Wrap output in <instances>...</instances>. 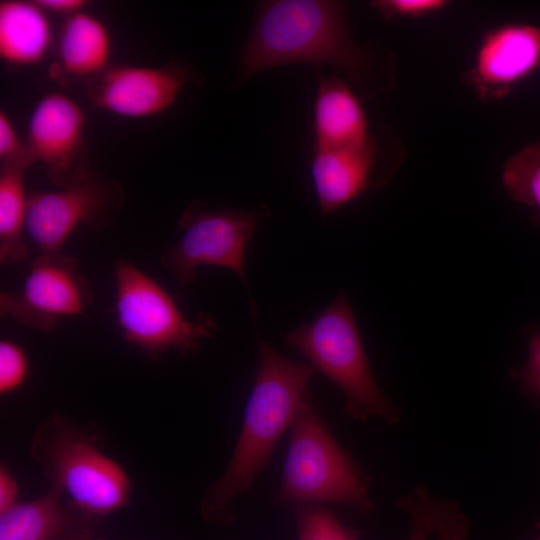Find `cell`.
<instances>
[{"label":"cell","instance_id":"obj_1","mask_svg":"<svg viewBox=\"0 0 540 540\" xmlns=\"http://www.w3.org/2000/svg\"><path fill=\"white\" fill-rule=\"evenodd\" d=\"M306 63L334 66L374 93L388 87L381 80L380 59L354 41L343 2H260L239 54V82L272 68Z\"/></svg>","mask_w":540,"mask_h":540},{"label":"cell","instance_id":"obj_2","mask_svg":"<svg viewBox=\"0 0 540 540\" xmlns=\"http://www.w3.org/2000/svg\"><path fill=\"white\" fill-rule=\"evenodd\" d=\"M309 363L288 359L260 344L253 388L234 451L223 475L206 491L201 511L211 522H229L231 504L270 463L282 434L290 429L315 373Z\"/></svg>","mask_w":540,"mask_h":540},{"label":"cell","instance_id":"obj_3","mask_svg":"<svg viewBox=\"0 0 540 540\" xmlns=\"http://www.w3.org/2000/svg\"><path fill=\"white\" fill-rule=\"evenodd\" d=\"M286 343L340 389L350 417L360 421L378 417L387 423L399 420L398 409L372 374L347 294L340 293L311 322L296 327L286 336Z\"/></svg>","mask_w":540,"mask_h":540},{"label":"cell","instance_id":"obj_4","mask_svg":"<svg viewBox=\"0 0 540 540\" xmlns=\"http://www.w3.org/2000/svg\"><path fill=\"white\" fill-rule=\"evenodd\" d=\"M277 503H338L371 508L368 480L351 455L331 433L323 416L305 398L290 427Z\"/></svg>","mask_w":540,"mask_h":540},{"label":"cell","instance_id":"obj_5","mask_svg":"<svg viewBox=\"0 0 540 540\" xmlns=\"http://www.w3.org/2000/svg\"><path fill=\"white\" fill-rule=\"evenodd\" d=\"M31 456L52 486L93 517L113 514L130 500L132 485L125 469L102 452L95 436L60 415L38 426Z\"/></svg>","mask_w":540,"mask_h":540},{"label":"cell","instance_id":"obj_6","mask_svg":"<svg viewBox=\"0 0 540 540\" xmlns=\"http://www.w3.org/2000/svg\"><path fill=\"white\" fill-rule=\"evenodd\" d=\"M114 279L117 326L126 341L151 359L169 349L193 352L203 338L214 334L213 317L187 320L168 292L134 264L117 260Z\"/></svg>","mask_w":540,"mask_h":540},{"label":"cell","instance_id":"obj_7","mask_svg":"<svg viewBox=\"0 0 540 540\" xmlns=\"http://www.w3.org/2000/svg\"><path fill=\"white\" fill-rule=\"evenodd\" d=\"M260 219V212L210 210L204 203L192 202L178 222L181 237L161 256L162 265L177 280L179 291L194 281L195 270L200 266L216 265L228 268L234 271L244 284L256 318V307L250 297L244 263L248 244Z\"/></svg>","mask_w":540,"mask_h":540},{"label":"cell","instance_id":"obj_8","mask_svg":"<svg viewBox=\"0 0 540 540\" xmlns=\"http://www.w3.org/2000/svg\"><path fill=\"white\" fill-rule=\"evenodd\" d=\"M124 197L118 182L93 170L68 186L29 194L25 232L40 255L59 253L78 226L107 229Z\"/></svg>","mask_w":540,"mask_h":540},{"label":"cell","instance_id":"obj_9","mask_svg":"<svg viewBox=\"0 0 540 540\" xmlns=\"http://www.w3.org/2000/svg\"><path fill=\"white\" fill-rule=\"evenodd\" d=\"M92 302L86 279L78 272V262L61 252L39 255L22 284L15 291L1 293L2 317L52 331L61 318L83 316Z\"/></svg>","mask_w":540,"mask_h":540},{"label":"cell","instance_id":"obj_10","mask_svg":"<svg viewBox=\"0 0 540 540\" xmlns=\"http://www.w3.org/2000/svg\"><path fill=\"white\" fill-rule=\"evenodd\" d=\"M82 108L61 92L45 94L33 108L27 124V147L58 188L93 171L86 155Z\"/></svg>","mask_w":540,"mask_h":540},{"label":"cell","instance_id":"obj_11","mask_svg":"<svg viewBox=\"0 0 540 540\" xmlns=\"http://www.w3.org/2000/svg\"><path fill=\"white\" fill-rule=\"evenodd\" d=\"M192 76L177 63L159 67L110 65L87 80L86 92L94 107L130 119L150 118L169 109Z\"/></svg>","mask_w":540,"mask_h":540},{"label":"cell","instance_id":"obj_12","mask_svg":"<svg viewBox=\"0 0 540 540\" xmlns=\"http://www.w3.org/2000/svg\"><path fill=\"white\" fill-rule=\"evenodd\" d=\"M540 68V26L508 23L489 30L469 79L482 101L500 100Z\"/></svg>","mask_w":540,"mask_h":540},{"label":"cell","instance_id":"obj_13","mask_svg":"<svg viewBox=\"0 0 540 540\" xmlns=\"http://www.w3.org/2000/svg\"><path fill=\"white\" fill-rule=\"evenodd\" d=\"M314 151L311 175L323 217L384 184L375 175L378 146L373 136L361 146Z\"/></svg>","mask_w":540,"mask_h":540},{"label":"cell","instance_id":"obj_14","mask_svg":"<svg viewBox=\"0 0 540 540\" xmlns=\"http://www.w3.org/2000/svg\"><path fill=\"white\" fill-rule=\"evenodd\" d=\"M63 495L51 485L45 494L1 513L0 540H88L97 518L71 501L63 503Z\"/></svg>","mask_w":540,"mask_h":540},{"label":"cell","instance_id":"obj_15","mask_svg":"<svg viewBox=\"0 0 540 540\" xmlns=\"http://www.w3.org/2000/svg\"><path fill=\"white\" fill-rule=\"evenodd\" d=\"M361 102L336 75L319 74L314 103L315 150L361 146L371 135Z\"/></svg>","mask_w":540,"mask_h":540},{"label":"cell","instance_id":"obj_16","mask_svg":"<svg viewBox=\"0 0 540 540\" xmlns=\"http://www.w3.org/2000/svg\"><path fill=\"white\" fill-rule=\"evenodd\" d=\"M52 44L47 12L35 1L0 2V58L14 67L44 60Z\"/></svg>","mask_w":540,"mask_h":540},{"label":"cell","instance_id":"obj_17","mask_svg":"<svg viewBox=\"0 0 540 540\" xmlns=\"http://www.w3.org/2000/svg\"><path fill=\"white\" fill-rule=\"evenodd\" d=\"M111 35L95 16L81 11L65 19L57 41L59 69L72 78L97 76L110 66Z\"/></svg>","mask_w":540,"mask_h":540},{"label":"cell","instance_id":"obj_18","mask_svg":"<svg viewBox=\"0 0 540 540\" xmlns=\"http://www.w3.org/2000/svg\"><path fill=\"white\" fill-rule=\"evenodd\" d=\"M33 163L31 160H20L1 164L0 262L4 265L22 262L28 256L23 239L28 205L24 175Z\"/></svg>","mask_w":540,"mask_h":540},{"label":"cell","instance_id":"obj_19","mask_svg":"<svg viewBox=\"0 0 540 540\" xmlns=\"http://www.w3.org/2000/svg\"><path fill=\"white\" fill-rule=\"evenodd\" d=\"M502 183L515 201L534 207L540 222V141L533 142L503 164Z\"/></svg>","mask_w":540,"mask_h":540},{"label":"cell","instance_id":"obj_20","mask_svg":"<svg viewBox=\"0 0 540 540\" xmlns=\"http://www.w3.org/2000/svg\"><path fill=\"white\" fill-rule=\"evenodd\" d=\"M412 517V531L408 540H428L429 537L447 527L454 512L447 504L431 499L419 488L402 502Z\"/></svg>","mask_w":540,"mask_h":540},{"label":"cell","instance_id":"obj_21","mask_svg":"<svg viewBox=\"0 0 540 540\" xmlns=\"http://www.w3.org/2000/svg\"><path fill=\"white\" fill-rule=\"evenodd\" d=\"M298 540H357L335 515L320 505H296Z\"/></svg>","mask_w":540,"mask_h":540},{"label":"cell","instance_id":"obj_22","mask_svg":"<svg viewBox=\"0 0 540 540\" xmlns=\"http://www.w3.org/2000/svg\"><path fill=\"white\" fill-rule=\"evenodd\" d=\"M29 373V360L25 350L18 344L0 342V394L7 395L18 390Z\"/></svg>","mask_w":540,"mask_h":540},{"label":"cell","instance_id":"obj_23","mask_svg":"<svg viewBox=\"0 0 540 540\" xmlns=\"http://www.w3.org/2000/svg\"><path fill=\"white\" fill-rule=\"evenodd\" d=\"M445 0H374L370 6L386 19L418 18L443 10Z\"/></svg>","mask_w":540,"mask_h":540},{"label":"cell","instance_id":"obj_24","mask_svg":"<svg viewBox=\"0 0 540 540\" xmlns=\"http://www.w3.org/2000/svg\"><path fill=\"white\" fill-rule=\"evenodd\" d=\"M0 160L1 164L20 160L34 159L27 147L17 134V131L7 113L0 110Z\"/></svg>","mask_w":540,"mask_h":540},{"label":"cell","instance_id":"obj_25","mask_svg":"<svg viewBox=\"0 0 540 540\" xmlns=\"http://www.w3.org/2000/svg\"><path fill=\"white\" fill-rule=\"evenodd\" d=\"M517 375L527 395L540 403V329L531 332L528 360Z\"/></svg>","mask_w":540,"mask_h":540},{"label":"cell","instance_id":"obj_26","mask_svg":"<svg viewBox=\"0 0 540 540\" xmlns=\"http://www.w3.org/2000/svg\"><path fill=\"white\" fill-rule=\"evenodd\" d=\"M20 488L16 477L10 469L1 464L0 467V514L15 506L19 500Z\"/></svg>","mask_w":540,"mask_h":540},{"label":"cell","instance_id":"obj_27","mask_svg":"<svg viewBox=\"0 0 540 540\" xmlns=\"http://www.w3.org/2000/svg\"><path fill=\"white\" fill-rule=\"evenodd\" d=\"M44 11L64 15L66 18L84 11L89 5L86 0H34Z\"/></svg>","mask_w":540,"mask_h":540},{"label":"cell","instance_id":"obj_28","mask_svg":"<svg viewBox=\"0 0 540 540\" xmlns=\"http://www.w3.org/2000/svg\"><path fill=\"white\" fill-rule=\"evenodd\" d=\"M539 527H540V524H539ZM537 540H540V535H539V537H538V539H537Z\"/></svg>","mask_w":540,"mask_h":540},{"label":"cell","instance_id":"obj_29","mask_svg":"<svg viewBox=\"0 0 540 540\" xmlns=\"http://www.w3.org/2000/svg\"><path fill=\"white\" fill-rule=\"evenodd\" d=\"M100 540H103V539H100Z\"/></svg>","mask_w":540,"mask_h":540}]
</instances>
